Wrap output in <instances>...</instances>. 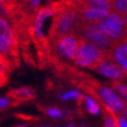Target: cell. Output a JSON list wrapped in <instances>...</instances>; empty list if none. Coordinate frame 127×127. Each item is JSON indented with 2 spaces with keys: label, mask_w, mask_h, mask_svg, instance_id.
I'll return each mask as SVG.
<instances>
[{
  "label": "cell",
  "mask_w": 127,
  "mask_h": 127,
  "mask_svg": "<svg viewBox=\"0 0 127 127\" xmlns=\"http://www.w3.org/2000/svg\"><path fill=\"white\" fill-rule=\"evenodd\" d=\"M56 11L53 23L49 28L48 41L63 35L76 34L83 21L79 18L77 9L71 6L70 1H56L51 2Z\"/></svg>",
  "instance_id": "obj_1"
},
{
  "label": "cell",
  "mask_w": 127,
  "mask_h": 127,
  "mask_svg": "<svg viewBox=\"0 0 127 127\" xmlns=\"http://www.w3.org/2000/svg\"><path fill=\"white\" fill-rule=\"evenodd\" d=\"M79 43H81V37H78L76 34L63 35L54 40H49L48 41V48H49L48 65L62 62V60L73 61L77 54Z\"/></svg>",
  "instance_id": "obj_2"
},
{
  "label": "cell",
  "mask_w": 127,
  "mask_h": 127,
  "mask_svg": "<svg viewBox=\"0 0 127 127\" xmlns=\"http://www.w3.org/2000/svg\"><path fill=\"white\" fill-rule=\"evenodd\" d=\"M106 58H107V51L81 39V43L78 47L77 54L73 58V62L78 66L93 70Z\"/></svg>",
  "instance_id": "obj_3"
},
{
  "label": "cell",
  "mask_w": 127,
  "mask_h": 127,
  "mask_svg": "<svg viewBox=\"0 0 127 127\" xmlns=\"http://www.w3.org/2000/svg\"><path fill=\"white\" fill-rule=\"evenodd\" d=\"M97 28L113 42H118L127 36V27L125 16L116 12H111L104 19L96 23Z\"/></svg>",
  "instance_id": "obj_4"
},
{
  "label": "cell",
  "mask_w": 127,
  "mask_h": 127,
  "mask_svg": "<svg viewBox=\"0 0 127 127\" xmlns=\"http://www.w3.org/2000/svg\"><path fill=\"white\" fill-rule=\"evenodd\" d=\"M78 37H81L84 41H88L93 46L98 47L100 49L108 51L113 46V41L110 40L107 36H105L97 28L96 23H85L83 22L81 27L78 28L77 33H76Z\"/></svg>",
  "instance_id": "obj_5"
},
{
  "label": "cell",
  "mask_w": 127,
  "mask_h": 127,
  "mask_svg": "<svg viewBox=\"0 0 127 127\" xmlns=\"http://www.w3.org/2000/svg\"><path fill=\"white\" fill-rule=\"evenodd\" d=\"M93 70L101 76L111 79L112 82H124L127 79V75L123 71V69L108 58L99 63Z\"/></svg>",
  "instance_id": "obj_6"
},
{
  "label": "cell",
  "mask_w": 127,
  "mask_h": 127,
  "mask_svg": "<svg viewBox=\"0 0 127 127\" xmlns=\"http://www.w3.org/2000/svg\"><path fill=\"white\" fill-rule=\"evenodd\" d=\"M107 58L118 64L127 75V36L113 43L112 48L107 51Z\"/></svg>",
  "instance_id": "obj_7"
},
{
  "label": "cell",
  "mask_w": 127,
  "mask_h": 127,
  "mask_svg": "<svg viewBox=\"0 0 127 127\" xmlns=\"http://www.w3.org/2000/svg\"><path fill=\"white\" fill-rule=\"evenodd\" d=\"M0 60L9 71L20 66V51L11 47L2 37H0Z\"/></svg>",
  "instance_id": "obj_8"
},
{
  "label": "cell",
  "mask_w": 127,
  "mask_h": 127,
  "mask_svg": "<svg viewBox=\"0 0 127 127\" xmlns=\"http://www.w3.org/2000/svg\"><path fill=\"white\" fill-rule=\"evenodd\" d=\"M7 96L12 99L11 106H18V105L35 99L36 92L35 90L28 86H22L18 89H12L7 92Z\"/></svg>",
  "instance_id": "obj_9"
},
{
  "label": "cell",
  "mask_w": 127,
  "mask_h": 127,
  "mask_svg": "<svg viewBox=\"0 0 127 127\" xmlns=\"http://www.w3.org/2000/svg\"><path fill=\"white\" fill-rule=\"evenodd\" d=\"M79 18L85 23H97L101 19L108 15L112 11L106 9H97V8H78L77 9Z\"/></svg>",
  "instance_id": "obj_10"
},
{
  "label": "cell",
  "mask_w": 127,
  "mask_h": 127,
  "mask_svg": "<svg viewBox=\"0 0 127 127\" xmlns=\"http://www.w3.org/2000/svg\"><path fill=\"white\" fill-rule=\"evenodd\" d=\"M0 37H2V39L11 47H13L14 49L19 50V44H18V40H16L15 33L13 31L12 26L8 23V21L5 19H0Z\"/></svg>",
  "instance_id": "obj_11"
},
{
  "label": "cell",
  "mask_w": 127,
  "mask_h": 127,
  "mask_svg": "<svg viewBox=\"0 0 127 127\" xmlns=\"http://www.w3.org/2000/svg\"><path fill=\"white\" fill-rule=\"evenodd\" d=\"M84 101H85V107H86V111H88L89 113H91V114H93V116L99 114L100 106H99V104L97 103L96 100L93 99L92 97L85 96L84 97Z\"/></svg>",
  "instance_id": "obj_12"
},
{
  "label": "cell",
  "mask_w": 127,
  "mask_h": 127,
  "mask_svg": "<svg viewBox=\"0 0 127 127\" xmlns=\"http://www.w3.org/2000/svg\"><path fill=\"white\" fill-rule=\"evenodd\" d=\"M104 113H105L104 127H119L118 126V117L114 113H112L107 108H104Z\"/></svg>",
  "instance_id": "obj_13"
},
{
  "label": "cell",
  "mask_w": 127,
  "mask_h": 127,
  "mask_svg": "<svg viewBox=\"0 0 127 127\" xmlns=\"http://www.w3.org/2000/svg\"><path fill=\"white\" fill-rule=\"evenodd\" d=\"M112 12H116L120 15H125L127 13V0L112 1Z\"/></svg>",
  "instance_id": "obj_14"
},
{
  "label": "cell",
  "mask_w": 127,
  "mask_h": 127,
  "mask_svg": "<svg viewBox=\"0 0 127 127\" xmlns=\"http://www.w3.org/2000/svg\"><path fill=\"white\" fill-rule=\"evenodd\" d=\"M84 97L79 91H77V90H71V91H68V92H65L64 95H62V99L64 100H69V99H73V100H77L78 105L82 104V101L84 100Z\"/></svg>",
  "instance_id": "obj_15"
},
{
  "label": "cell",
  "mask_w": 127,
  "mask_h": 127,
  "mask_svg": "<svg viewBox=\"0 0 127 127\" xmlns=\"http://www.w3.org/2000/svg\"><path fill=\"white\" fill-rule=\"evenodd\" d=\"M8 79H9V70L5 65L4 62L0 60V88L7 85Z\"/></svg>",
  "instance_id": "obj_16"
},
{
  "label": "cell",
  "mask_w": 127,
  "mask_h": 127,
  "mask_svg": "<svg viewBox=\"0 0 127 127\" xmlns=\"http://www.w3.org/2000/svg\"><path fill=\"white\" fill-rule=\"evenodd\" d=\"M39 108L44 113V114L51 117V118H61V117H63V112L57 107H46V108H43L42 106H39Z\"/></svg>",
  "instance_id": "obj_17"
},
{
  "label": "cell",
  "mask_w": 127,
  "mask_h": 127,
  "mask_svg": "<svg viewBox=\"0 0 127 127\" xmlns=\"http://www.w3.org/2000/svg\"><path fill=\"white\" fill-rule=\"evenodd\" d=\"M16 118H19L21 120H26V121H31V120H37L36 117H32V116H26V114H15Z\"/></svg>",
  "instance_id": "obj_18"
},
{
  "label": "cell",
  "mask_w": 127,
  "mask_h": 127,
  "mask_svg": "<svg viewBox=\"0 0 127 127\" xmlns=\"http://www.w3.org/2000/svg\"><path fill=\"white\" fill-rule=\"evenodd\" d=\"M8 105H11L9 98H0V108H5Z\"/></svg>",
  "instance_id": "obj_19"
},
{
  "label": "cell",
  "mask_w": 127,
  "mask_h": 127,
  "mask_svg": "<svg viewBox=\"0 0 127 127\" xmlns=\"http://www.w3.org/2000/svg\"><path fill=\"white\" fill-rule=\"evenodd\" d=\"M118 117V126L119 127H127V121L124 118H121L120 116H117Z\"/></svg>",
  "instance_id": "obj_20"
},
{
  "label": "cell",
  "mask_w": 127,
  "mask_h": 127,
  "mask_svg": "<svg viewBox=\"0 0 127 127\" xmlns=\"http://www.w3.org/2000/svg\"><path fill=\"white\" fill-rule=\"evenodd\" d=\"M120 117L121 118H124V119L127 121V105L125 106V108H124V111L121 112V114H120Z\"/></svg>",
  "instance_id": "obj_21"
}]
</instances>
